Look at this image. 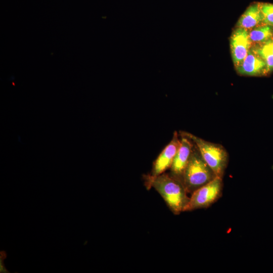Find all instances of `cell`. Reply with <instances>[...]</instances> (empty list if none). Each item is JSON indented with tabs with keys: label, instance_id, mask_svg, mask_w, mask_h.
Instances as JSON below:
<instances>
[{
	"label": "cell",
	"instance_id": "6da1fadb",
	"mask_svg": "<svg viewBox=\"0 0 273 273\" xmlns=\"http://www.w3.org/2000/svg\"><path fill=\"white\" fill-rule=\"evenodd\" d=\"M146 185L154 188L162 197L171 211L179 214L187 211L190 198L182 181L172 174L148 175Z\"/></svg>",
	"mask_w": 273,
	"mask_h": 273
},
{
	"label": "cell",
	"instance_id": "7a4b0ae2",
	"mask_svg": "<svg viewBox=\"0 0 273 273\" xmlns=\"http://www.w3.org/2000/svg\"><path fill=\"white\" fill-rule=\"evenodd\" d=\"M181 133L191 140L216 176L222 178L228 162V154L225 148L219 144L208 142L193 134L187 132Z\"/></svg>",
	"mask_w": 273,
	"mask_h": 273
},
{
	"label": "cell",
	"instance_id": "3957f363",
	"mask_svg": "<svg viewBox=\"0 0 273 273\" xmlns=\"http://www.w3.org/2000/svg\"><path fill=\"white\" fill-rule=\"evenodd\" d=\"M215 177L217 176L198 150H193L181 177V181L187 192L192 193Z\"/></svg>",
	"mask_w": 273,
	"mask_h": 273
},
{
	"label": "cell",
	"instance_id": "277c9868",
	"mask_svg": "<svg viewBox=\"0 0 273 273\" xmlns=\"http://www.w3.org/2000/svg\"><path fill=\"white\" fill-rule=\"evenodd\" d=\"M222 189V178L215 177L192 193L187 211L210 206L219 198Z\"/></svg>",
	"mask_w": 273,
	"mask_h": 273
},
{
	"label": "cell",
	"instance_id": "5b68a950",
	"mask_svg": "<svg viewBox=\"0 0 273 273\" xmlns=\"http://www.w3.org/2000/svg\"><path fill=\"white\" fill-rule=\"evenodd\" d=\"M251 47L248 31L237 27L230 37L231 52L235 68L242 63Z\"/></svg>",
	"mask_w": 273,
	"mask_h": 273
},
{
	"label": "cell",
	"instance_id": "8992f818",
	"mask_svg": "<svg viewBox=\"0 0 273 273\" xmlns=\"http://www.w3.org/2000/svg\"><path fill=\"white\" fill-rule=\"evenodd\" d=\"M180 145L171 166V174L181 181L184 170L193 151V142L181 133Z\"/></svg>",
	"mask_w": 273,
	"mask_h": 273
},
{
	"label": "cell",
	"instance_id": "52a82bcc",
	"mask_svg": "<svg viewBox=\"0 0 273 273\" xmlns=\"http://www.w3.org/2000/svg\"><path fill=\"white\" fill-rule=\"evenodd\" d=\"M180 145V139H179L177 133L175 132L171 142L164 149L155 161L151 175H160L168 168L171 167Z\"/></svg>",
	"mask_w": 273,
	"mask_h": 273
},
{
	"label": "cell",
	"instance_id": "ba28073f",
	"mask_svg": "<svg viewBox=\"0 0 273 273\" xmlns=\"http://www.w3.org/2000/svg\"><path fill=\"white\" fill-rule=\"evenodd\" d=\"M238 73L245 76H266L264 60L251 48L242 63L236 68Z\"/></svg>",
	"mask_w": 273,
	"mask_h": 273
},
{
	"label": "cell",
	"instance_id": "9c48e42d",
	"mask_svg": "<svg viewBox=\"0 0 273 273\" xmlns=\"http://www.w3.org/2000/svg\"><path fill=\"white\" fill-rule=\"evenodd\" d=\"M262 20L259 3H253L247 7L240 17L237 23V27L249 31L262 24Z\"/></svg>",
	"mask_w": 273,
	"mask_h": 273
},
{
	"label": "cell",
	"instance_id": "30bf717a",
	"mask_svg": "<svg viewBox=\"0 0 273 273\" xmlns=\"http://www.w3.org/2000/svg\"><path fill=\"white\" fill-rule=\"evenodd\" d=\"M248 32L252 47L260 45L273 36V27L262 23L250 30Z\"/></svg>",
	"mask_w": 273,
	"mask_h": 273
},
{
	"label": "cell",
	"instance_id": "8fae6325",
	"mask_svg": "<svg viewBox=\"0 0 273 273\" xmlns=\"http://www.w3.org/2000/svg\"><path fill=\"white\" fill-rule=\"evenodd\" d=\"M264 60L266 66L267 75L273 71V53L262 45L251 47Z\"/></svg>",
	"mask_w": 273,
	"mask_h": 273
},
{
	"label": "cell",
	"instance_id": "7c38bea8",
	"mask_svg": "<svg viewBox=\"0 0 273 273\" xmlns=\"http://www.w3.org/2000/svg\"><path fill=\"white\" fill-rule=\"evenodd\" d=\"M262 23L273 27V4L259 3Z\"/></svg>",
	"mask_w": 273,
	"mask_h": 273
},
{
	"label": "cell",
	"instance_id": "4fadbf2b",
	"mask_svg": "<svg viewBox=\"0 0 273 273\" xmlns=\"http://www.w3.org/2000/svg\"><path fill=\"white\" fill-rule=\"evenodd\" d=\"M7 257L6 253L4 251L0 252V272L1 273H8L9 272L6 269L4 263V259Z\"/></svg>",
	"mask_w": 273,
	"mask_h": 273
},
{
	"label": "cell",
	"instance_id": "5bb4252c",
	"mask_svg": "<svg viewBox=\"0 0 273 273\" xmlns=\"http://www.w3.org/2000/svg\"><path fill=\"white\" fill-rule=\"evenodd\" d=\"M262 45L269 50H270L272 53H273V36L268 39L265 43L260 44Z\"/></svg>",
	"mask_w": 273,
	"mask_h": 273
}]
</instances>
